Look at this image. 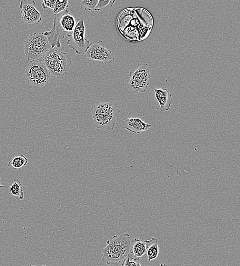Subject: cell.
Instances as JSON below:
<instances>
[{
	"mask_svg": "<svg viewBox=\"0 0 240 266\" xmlns=\"http://www.w3.org/2000/svg\"><path fill=\"white\" fill-rule=\"evenodd\" d=\"M133 240L127 233L116 235L108 239L102 249L103 262L107 265H118L132 252Z\"/></svg>",
	"mask_w": 240,
	"mask_h": 266,
	"instance_id": "1",
	"label": "cell"
},
{
	"mask_svg": "<svg viewBox=\"0 0 240 266\" xmlns=\"http://www.w3.org/2000/svg\"><path fill=\"white\" fill-rule=\"evenodd\" d=\"M74 17L69 9L54 15L53 28L51 31L46 32L44 35L49 39L52 48H60L61 41L66 36L69 37L76 26Z\"/></svg>",
	"mask_w": 240,
	"mask_h": 266,
	"instance_id": "2",
	"label": "cell"
},
{
	"mask_svg": "<svg viewBox=\"0 0 240 266\" xmlns=\"http://www.w3.org/2000/svg\"><path fill=\"white\" fill-rule=\"evenodd\" d=\"M121 112L119 106L114 101L98 102L92 111V118L98 129L112 131L116 125L117 116Z\"/></svg>",
	"mask_w": 240,
	"mask_h": 266,
	"instance_id": "3",
	"label": "cell"
},
{
	"mask_svg": "<svg viewBox=\"0 0 240 266\" xmlns=\"http://www.w3.org/2000/svg\"><path fill=\"white\" fill-rule=\"evenodd\" d=\"M43 62L51 75L61 78L68 74L72 65L71 58L65 52L51 48L45 55Z\"/></svg>",
	"mask_w": 240,
	"mask_h": 266,
	"instance_id": "4",
	"label": "cell"
},
{
	"mask_svg": "<svg viewBox=\"0 0 240 266\" xmlns=\"http://www.w3.org/2000/svg\"><path fill=\"white\" fill-rule=\"evenodd\" d=\"M44 33H34L24 42V54L29 61H43L47 52L51 48Z\"/></svg>",
	"mask_w": 240,
	"mask_h": 266,
	"instance_id": "5",
	"label": "cell"
},
{
	"mask_svg": "<svg viewBox=\"0 0 240 266\" xmlns=\"http://www.w3.org/2000/svg\"><path fill=\"white\" fill-rule=\"evenodd\" d=\"M151 78V71L148 64L139 63L135 71L129 72L127 87L135 93H145L148 89Z\"/></svg>",
	"mask_w": 240,
	"mask_h": 266,
	"instance_id": "6",
	"label": "cell"
},
{
	"mask_svg": "<svg viewBox=\"0 0 240 266\" xmlns=\"http://www.w3.org/2000/svg\"><path fill=\"white\" fill-rule=\"evenodd\" d=\"M51 76L43 61H30L25 71L27 80L34 86H46L51 81Z\"/></svg>",
	"mask_w": 240,
	"mask_h": 266,
	"instance_id": "7",
	"label": "cell"
},
{
	"mask_svg": "<svg viewBox=\"0 0 240 266\" xmlns=\"http://www.w3.org/2000/svg\"><path fill=\"white\" fill-rule=\"evenodd\" d=\"M90 43L86 38V26L84 17L77 19L74 31L69 37L68 46L78 55L85 54Z\"/></svg>",
	"mask_w": 240,
	"mask_h": 266,
	"instance_id": "8",
	"label": "cell"
},
{
	"mask_svg": "<svg viewBox=\"0 0 240 266\" xmlns=\"http://www.w3.org/2000/svg\"><path fill=\"white\" fill-rule=\"evenodd\" d=\"M85 56L90 60L101 62L105 64L115 62L112 52L106 48L102 40H97L89 44Z\"/></svg>",
	"mask_w": 240,
	"mask_h": 266,
	"instance_id": "9",
	"label": "cell"
},
{
	"mask_svg": "<svg viewBox=\"0 0 240 266\" xmlns=\"http://www.w3.org/2000/svg\"><path fill=\"white\" fill-rule=\"evenodd\" d=\"M35 4V2L34 0L31 1L22 0L20 3L19 8L21 9V19L24 23L28 24H34L42 22L41 14L37 11Z\"/></svg>",
	"mask_w": 240,
	"mask_h": 266,
	"instance_id": "10",
	"label": "cell"
},
{
	"mask_svg": "<svg viewBox=\"0 0 240 266\" xmlns=\"http://www.w3.org/2000/svg\"><path fill=\"white\" fill-rule=\"evenodd\" d=\"M119 125L123 129L137 134L147 131L152 126V124H148L137 117L127 118L120 120Z\"/></svg>",
	"mask_w": 240,
	"mask_h": 266,
	"instance_id": "11",
	"label": "cell"
},
{
	"mask_svg": "<svg viewBox=\"0 0 240 266\" xmlns=\"http://www.w3.org/2000/svg\"><path fill=\"white\" fill-rule=\"evenodd\" d=\"M154 95L157 102L160 106V110L162 112L168 111L173 101L172 97L167 89H155Z\"/></svg>",
	"mask_w": 240,
	"mask_h": 266,
	"instance_id": "12",
	"label": "cell"
},
{
	"mask_svg": "<svg viewBox=\"0 0 240 266\" xmlns=\"http://www.w3.org/2000/svg\"><path fill=\"white\" fill-rule=\"evenodd\" d=\"M147 246V240L141 241L135 239L133 241L132 252L135 257L141 258L146 253Z\"/></svg>",
	"mask_w": 240,
	"mask_h": 266,
	"instance_id": "13",
	"label": "cell"
},
{
	"mask_svg": "<svg viewBox=\"0 0 240 266\" xmlns=\"http://www.w3.org/2000/svg\"><path fill=\"white\" fill-rule=\"evenodd\" d=\"M147 260L148 262H151L156 259L159 254L158 240L156 238H153L151 240H147Z\"/></svg>",
	"mask_w": 240,
	"mask_h": 266,
	"instance_id": "14",
	"label": "cell"
},
{
	"mask_svg": "<svg viewBox=\"0 0 240 266\" xmlns=\"http://www.w3.org/2000/svg\"><path fill=\"white\" fill-rule=\"evenodd\" d=\"M10 192L17 200H22L24 199L23 185L18 179L14 180L13 183L10 187Z\"/></svg>",
	"mask_w": 240,
	"mask_h": 266,
	"instance_id": "15",
	"label": "cell"
},
{
	"mask_svg": "<svg viewBox=\"0 0 240 266\" xmlns=\"http://www.w3.org/2000/svg\"><path fill=\"white\" fill-rule=\"evenodd\" d=\"M28 161L27 157L24 155H21L15 157L8 162L9 166L13 167L14 170L22 168L24 166L28 164Z\"/></svg>",
	"mask_w": 240,
	"mask_h": 266,
	"instance_id": "16",
	"label": "cell"
},
{
	"mask_svg": "<svg viewBox=\"0 0 240 266\" xmlns=\"http://www.w3.org/2000/svg\"><path fill=\"white\" fill-rule=\"evenodd\" d=\"M69 0H56L53 10L54 15H57L66 11L69 7Z\"/></svg>",
	"mask_w": 240,
	"mask_h": 266,
	"instance_id": "17",
	"label": "cell"
},
{
	"mask_svg": "<svg viewBox=\"0 0 240 266\" xmlns=\"http://www.w3.org/2000/svg\"><path fill=\"white\" fill-rule=\"evenodd\" d=\"M99 0H83L81 8L85 11H93L97 5Z\"/></svg>",
	"mask_w": 240,
	"mask_h": 266,
	"instance_id": "18",
	"label": "cell"
},
{
	"mask_svg": "<svg viewBox=\"0 0 240 266\" xmlns=\"http://www.w3.org/2000/svg\"><path fill=\"white\" fill-rule=\"evenodd\" d=\"M116 1V0H99V2L94 9V11L99 12L108 7H112L113 6Z\"/></svg>",
	"mask_w": 240,
	"mask_h": 266,
	"instance_id": "19",
	"label": "cell"
},
{
	"mask_svg": "<svg viewBox=\"0 0 240 266\" xmlns=\"http://www.w3.org/2000/svg\"><path fill=\"white\" fill-rule=\"evenodd\" d=\"M131 252L129 253L127 258L122 263L123 266H141V264L140 263L139 258L135 257L133 255V259L132 261H130Z\"/></svg>",
	"mask_w": 240,
	"mask_h": 266,
	"instance_id": "20",
	"label": "cell"
},
{
	"mask_svg": "<svg viewBox=\"0 0 240 266\" xmlns=\"http://www.w3.org/2000/svg\"><path fill=\"white\" fill-rule=\"evenodd\" d=\"M43 4L42 5V7L44 9L50 8L53 10L56 0H42Z\"/></svg>",
	"mask_w": 240,
	"mask_h": 266,
	"instance_id": "21",
	"label": "cell"
},
{
	"mask_svg": "<svg viewBox=\"0 0 240 266\" xmlns=\"http://www.w3.org/2000/svg\"><path fill=\"white\" fill-rule=\"evenodd\" d=\"M4 186L1 185V177H0V189H1V188H4Z\"/></svg>",
	"mask_w": 240,
	"mask_h": 266,
	"instance_id": "22",
	"label": "cell"
}]
</instances>
